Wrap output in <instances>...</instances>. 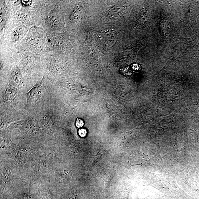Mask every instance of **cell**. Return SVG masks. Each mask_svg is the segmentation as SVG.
Here are the masks:
<instances>
[{
	"instance_id": "1",
	"label": "cell",
	"mask_w": 199,
	"mask_h": 199,
	"mask_svg": "<svg viewBox=\"0 0 199 199\" xmlns=\"http://www.w3.org/2000/svg\"><path fill=\"white\" fill-rule=\"evenodd\" d=\"M47 22L51 27H57L61 23V17L58 11H53L49 14Z\"/></svg>"
},
{
	"instance_id": "2",
	"label": "cell",
	"mask_w": 199,
	"mask_h": 199,
	"mask_svg": "<svg viewBox=\"0 0 199 199\" xmlns=\"http://www.w3.org/2000/svg\"><path fill=\"white\" fill-rule=\"evenodd\" d=\"M61 36L58 33L51 34L47 37V44L50 48H55L61 44Z\"/></svg>"
},
{
	"instance_id": "3",
	"label": "cell",
	"mask_w": 199,
	"mask_h": 199,
	"mask_svg": "<svg viewBox=\"0 0 199 199\" xmlns=\"http://www.w3.org/2000/svg\"><path fill=\"white\" fill-rule=\"evenodd\" d=\"M43 80L41 81L40 82L36 84L34 87L27 94V104H29L32 98L34 96L38 93L43 86Z\"/></svg>"
},
{
	"instance_id": "4",
	"label": "cell",
	"mask_w": 199,
	"mask_h": 199,
	"mask_svg": "<svg viewBox=\"0 0 199 199\" xmlns=\"http://www.w3.org/2000/svg\"><path fill=\"white\" fill-rule=\"evenodd\" d=\"M122 8L121 6H116L109 12L108 15L111 18H114L118 17L122 13Z\"/></svg>"
},
{
	"instance_id": "5",
	"label": "cell",
	"mask_w": 199,
	"mask_h": 199,
	"mask_svg": "<svg viewBox=\"0 0 199 199\" xmlns=\"http://www.w3.org/2000/svg\"><path fill=\"white\" fill-rule=\"evenodd\" d=\"M16 16L18 20L21 21L27 22L30 18L29 13L24 10L18 11Z\"/></svg>"
},
{
	"instance_id": "6",
	"label": "cell",
	"mask_w": 199,
	"mask_h": 199,
	"mask_svg": "<svg viewBox=\"0 0 199 199\" xmlns=\"http://www.w3.org/2000/svg\"><path fill=\"white\" fill-rule=\"evenodd\" d=\"M23 31V28L21 27H18L16 28L12 33V37L13 40L16 41L19 39L22 34Z\"/></svg>"
},
{
	"instance_id": "7",
	"label": "cell",
	"mask_w": 199,
	"mask_h": 199,
	"mask_svg": "<svg viewBox=\"0 0 199 199\" xmlns=\"http://www.w3.org/2000/svg\"><path fill=\"white\" fill-rule=\"evenodd\" d=\"M81 12L77 8H75L72 12L71 19L72 21L75 22L78 21L80 17Z\"/></svg>"
},
{
	"instance_id": "8",
	"label": "cell",
	"mask_w": 199,
	"mask_h": 199,
	"mask_svg": "<svg viewBox=\"0 0 199 199\" xmlns=\"http://www.w3.org/2000/svg\"><path fill=\"white\" fill-rule=\"evenodd\" d=\"M34 60L33 55L29 52H26L23 57L24 62L27 65L31 64Z\"/></svg>"
},
{
	"instance_id": "9",
	"label": "cell",
	"mask_w": 199,
	"mask_h": 199,
	"mask_svg": "<svg viewBox=\"0 0 199 199\" xmlns=\"http://www.w3.org/2000/svg\"><path fill=\"white\" fill-rule=\"evenodd\" d=\"M84 125V122L82 120L77 118L76 122V125L77 128H80L82 127Z\"/></svg>"
},
{
	"instance_id": "10",
	"label": "cell",
	"mask_w": 199,
	"mask_h": 199,
	"mask_svg": "<svg viewBox=\"0 0 199 199\" xmlns=\"http://www.w3.org/2000/svg\"><path fill=\"white\" fill-rule=\"evenodd\" d=\"M87 134V131L85 129H81L79 131V134L81 137H85Z\"/></svg>"
},
{
	"instance_id": "11",
	"label": "cell",
	"mask_w": 199,
	"mask_h": 199,
	"mask_svg": "<svg viewBox=\"0 0 199 199\" xmlns=\"http://www.w3.org/2000/svg\"><path fill=\"white\" fill-rule=\"evenodd\" d=\"M21 1L22 5L25 6V7L29 6L32 3V1Z\"/></svg>"
}]
</instances>
